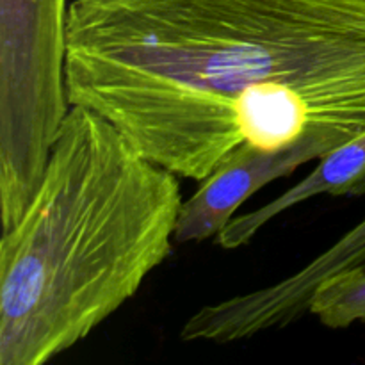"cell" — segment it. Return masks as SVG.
<instances>
[{
	"label": "cell",
	"instance_id": "3957f363",
	"mask_svg": "<svg viewBox=\"0 0 365 365\" xmlns=\"http://www.w3.org/2000/svg\"><path fill=\"white\" fill-rule=\"evenodd\" d=\"M66 0H0L2 230L34 196L70 113Z\"/></svg>",
	"mask_w": 365,
	"mask_h": 365
},
{
	"label": "cell",
	"instance_id": "52a82bcc",
	"mask_svg": "<svg viewBox=\"0 0 365 365\" xmlns=\"http://www.w3.org/2000/svg\"><path fill=\"white\" fill-rule=\"evenodd\" d=\"M309 314L331 330L365 323V269L346 271L321 282L310 298Z\"/></svg>",
	"mask_w": 365,
	"mask_h": 365
},
{
	"label": "cell",
	"instance_id": "6da1fadb",
	"mask_svg": "<svg viewBox=\"0 0 365 365\" xmlns=\"http://www.w3.org/2000/svg\"><path fill=\"white\" fill-rule=\"evenodd\" d=\"M66 91L202 182L246 148L365 132V0H73Z\"/></svg>",
	"mask_w": 365,
	"mask_h": 365
},
{
	"label": "cell",
	"instance_id": "8992f818",
	"mask_svg": "<svg viewBox=\"0 0 365 365\" xmlns=\"http://www.w3.org/2000/svg\"><path fill=\"white\" fill-rule=\"evenodd\" d=\"M353 269H365V217L302 269L271 284L267 296L280 316L302 319L309 314L310 298L321 282Z\"/></svg>",
	"mask_w": 365,
	"mask_h": 365
},
{
	"label": "cell",
	"instance_id": "5b68a950",
	"mask_svg": "<svg viewBox=\"0 0 365 365\" xmlns=\"http://www.w3.org/2000/svg\"><path fill=\"white\" fill-rule=\"evenodd\" d=\"M321 195H365V132L317 159V166L312 173L282 196L271 200L260 209L232 217L230 223L216 237V245L228 252L246 246L274 217Z\"/></svg>",
	"mask_w": 365,
	"mask_h": 365
},
{
	"label": "cell",
	"instance_id": "7a4b0ae2",
	"mask_svg": "<svg viewBox=\"0 0 365 365\" xmlns=\"http://www.w3.org/2000/svg\"><path fill=\"white\" fill-rule=\"evenodd\" d=\"M109 120L71 106L34 196L0 241V365L91 335L173 253L180 182Z\"/></svg>",
	"mask_w": 365,
	"mask_h": 365
},
{
	"label": "cell",
	"instance_id": "277c9868",
	"mask_svg": "<svg viewBox=\"0 0 365 365\" xmlns=\"http://www.w3.org/2000/svg\"><path fill=\"white\" fill-rule=\"evenodd\" d=\"M323 155V150L310 143L284 150H242L203 178L195 195L184 200L175 242L189 245L217 237L242 203L264 185L289 177L299 166Z\"/></svg>",
	"mask_w": 365,
	"mask_h": 365
}]
</instances>
